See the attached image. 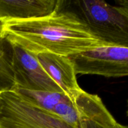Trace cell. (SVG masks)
I'll return each mask as SVG.
<instances>
[{"label":"cell","mask_w":128,"mask_h":128,"mask_svg":"<svg viewBox=\"0 0 128 128\" xmlns=\"http://www.w3.org/2000/svg\"><path fill=\"white\" fill-rule=\"evenodd\" d=\"M0 33L11 43L34 54L48 52L69 56L106 45L74 13L63 9L41 18L4 22Z\"/></svg>","instance_id":"cell-1"},{"label":"cell","mask_w":128,"mask_h":128,"mask_svg":"<svg viewBox=\"0 0 128 128\" xmlns=\"http://www.w3.org/2000/svg\"><path fill=\"white\" fill-rule=\"evenodd\" d=\"M60 9L74 13L104 44L128 47V7L102 0H61Z\"/></svg>","instance_id":"cell-2"},{"label":"cell","mask_w":128,"mask_h":128,"mask_svg":"<svg viewBox=\"0 0 128 128\" xmlns=\"http://www.w3.org/2000/svg\"><path fill=\"white\" fill-rule=\"evenodd\" d=\"M0 128H74L14 90L0 92Z\"/></svg>","instance_id":"cell-3"},{"label":"cell","mask_w":128,"mask_h":128,"mask_svg":"<svg viewBox=\"0 0 128 128\" xmlns=\"http://www.w3.org/2000/svg\"><path fill=\"white\" fill-rule=\"evenodd\" d=\"M76 74L106 78L128 75V47L103 45L68 56Z\"/></svg>","instance_id":"cell-4"},{"label":"cell","mask_w":128,"mask_h":128,"mask_svg":"<svg viewBox=\"0 0 128 128\" xmlns=\"http://www.w3.org/2000/svg\"><path fill=\"white\" fill-rule=\"evenodd\" d=\"M12 44L14 89L63 92L38 60L36 54Z\"/></svg>","instance_id":"cell-5"},{"label":"cell","mask_w":128,"mask_h":128,"mask_svg":"<svg viewBox=\"0 0 128 128\" xmlns=\"http://www.w3.org/2000/svg\"><path fill=\"white\" fill-rule=\"evenodd\" d=\"M61 0H0V22L50 16L60 10Z\"/></svg>","instance_id":"cell-6"},{"label":"cell","mask_w":128,"mask_h":128,"mask_svg":"<svg viewBox=\"0 0 128 128\" xmlns=\"http://www.w3.org/2000/svg\"><path fill=\"white\" fill-rule=\"evenodd\" d=\"M36 57L44 70L71 100L82 90L77 82L73 64L68 56L43 52L36 54Z\"/></svg>","instance_id":"cell-7"},{"label":"cell","mask_w":128,"mask_h":128,"mask_svg":"<svg viewBox=\"0 0 128 128\" xmlns=\"http://www.w3.org/2000/svg\"><path fill=\"white\" fill-rule=\"evenodd\" d=\"M80 121L89 120L106 128H117L119 123L96 94L81 90L72 99Z\"/></svg>","instance_id":"cell-8"},{"label":"cell","mask_w":128,"mask_h":128,"mask_svg":"<svg viewBox=\"0 0 128 128\" xmlns=\"http://www.w3.org/2000/svg\"><path fill=\"white\" fill-rule=\"evenodd\" d=\"M12 90H14L31 103L51 112L57 104L71 100L64 92L30 91L22 89Z\"/></svg>","instance_id":"cell-9"},{"label":"cell","mask_w":128,"mask_h":128,"mask_svg":"<svg viewBox=\"0 0 128 128\" xmlns=\"http://www.w3.org/2000/svg\"><path fill=\"white\" fill-rule=\"evenodd\" d=\"M14 87L12 69V44L0 33V92Z\"/></svg>","instance_id":"cell-10"},{"label":"cell","mask_w":128,"mask_h":128,"mask_svg":"<svg viewBox=\"0 0 128 128\" xmlns=\"http://www.w3.org/2000/svg\"><path fill=\"white\" fill-rule=\"evenodd\" d=\"M80 128H106L98 124L93 121L89 120H82L80 121ZM117 128H128V126H124L119 123Z\"/></svg>","instance_id":"cell-11"},{"label":"cell","mask_w":128,"mask_h":128,"mask_svg":"<svg viewBox=\"0 0 128 128\" xmlns=\"http://www.w3.org/2000/svg\"><path fill=\"white\" fill-rule=\"evenodd\" d=\"M0 26H1V22H0Z\"/></svg>","instance_id":"cell-12"}]
</instances>
